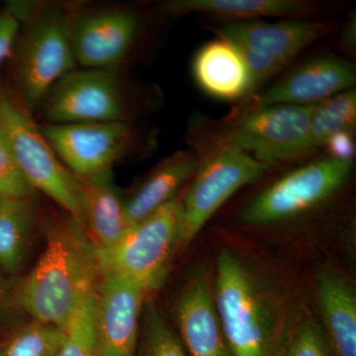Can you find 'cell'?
Masks as SVG:
<instances>
[{"instance_id": "obj_11", "label": "cell", "mask_w": 356, "mask_h": 356, "mask_svg": "<svg viewBox=\"0 0 356 356\" xmlns=\"http://www.w3.org/2000/svg\"><path fill=\"white\" fill-rule=\"evenodd\" d=\"M41 130L58 159L79 178L112 172L137 142V132L129 122L41 125Z\"/></svg>"}, {"instance_id": "obj_7", "label": "cell", "mask_w": 356, "mask_h": 356, "mask_svg": "<svg viewBox=\"0 0 356 356\" xmlns=\"http://www.w3.org/2000/svg\"><path fill=\"white\" fill-rule=\"evenodd\" d=\"M332 29L327 21L289 19L268 23L254 19L232 21L217 32L219 38L233 44L243 56L254 90Z\"/></svg>"}, {"instance_id": "obj_19", "label": "cell", "mask_w": 356, "mask_h": 356, "mask_svg": "<svg viewBox=\"0 0 356 356\" xmlns=\"http://www.w3.org/2000/svg\"><path fill=\"white\" fill-rule=\"evenodd\" d=\"M198 165L197 156L191 152H177L163 159L137 191L124 200L128 228L177 197L178 191L193 177Z\"/></svg>"}, {"instance_id": "obj_30", "label": "cell", "mask_w": 356, "mask_h": 356, "mask_svg": "<svg viewBox=\"0 0 356 356\" xmlns=\"http://www.w3.org/2000/svg\"><path fill=\"white\" fill-rule=\"evenodd\" d=\"M16 308H20L16 295L14 296L11 290L0 278V324L10 317Z\"/></svg>"}, {"instance_id": "obj_32", "label": "cell", "mask_w": 356, "mask_h": 356, "mask_svg": "<svg viewBox=\"0 0 356 356\" xmlns=\"http://www.w3.org/2000/svg\"><path fill=\"white\" fill-rule=\"evenodd\" d=\"M3 200H4L3 198L0 197V204H1L2 201H3Z\"/></svg>"}, {"instance_id": "obj_10", "label": "cell", "mask_w": 356, "mask_h": 356, "mask_svg": "<svg viewBox=\"0 0 356 356\" xmlns=\"http://www.w3.org/2000/svg\"><path fill=\"white\" fill-rule=\"evenodd\" d=\"M316 105H273L250 110L219 145L238 149L273 168L306 153L309 125Z\"/></svg>"}, {"instance_id": "obj_13", "label": "cell", "mask_w": 356, "mask_h": 356, "mask_svg": "<svg viewBox=\"0 0 356 356\" xmlns=\"http://www.w3.org/2000/svg\"><path fill=\"white\" fill-rule=\"evenodd\" d=\"M149 293L138 283L102 273L95 301V327L103 356H136L140 318Z\"/></svg>"}, {"instance_id": "obj_21", "label": "cell", "mask_w": 356, "mask_h": 356, "mask_svg": "<svg viewBox=\"0 0 356 356\" xmlns=\"http://www.w3.org/2000/svg\"><path fill=\"white\" fill-rule=\"evenodd\" d=\"M33 199H4L0 204V267L8 273L20 270L34 229Z\"/></svg>"}, {"instance_id": "obj_31", "label": "cell", "mask_w": 356, "mask_h": 356, "mask_svg": "<svg viewBox=\"0 0 356 356\" xmlns=\"http://www.w3.org/2000/svg\"><path fill=\"white\" fill-rule=\"evenodd\" d=\"M344 41L346 44L353 48L355 44V20L350 21V24L346 28L344 32Z\"/></svg>"}, {"instance_id": "obj_2", "label": "cell", "mask_w": 356, "mask_h": 356, "mask_svg": "<svg viewBox=\"0 0 356 356\" xmlns=\"http://www.w3.org/2000/svg\"><path fill=\"white\" fill-rule=\"evenodd\" d=\"M213 287L231 356H282L292 334L282 312L229 250L218 257Z\"/></svg>"}, {"instance_id": "obj_16", "label": "cell", "mask_w": 356, "mask_h": 356, "mask_svg": "<svg viewBox=\"0 0 356 356\" xmlns=\"http://www.w3.org/2000/svg\"><path fill=\"white\" fill-rule=\"evenodd\" d=\"M192 72L199 88L216 99L232 102L254 90L243 56L222 38L199 49L192 63Z\"/></svg>"}, {"instance_id": "obj_9", "label": "cell", "mask_w": 356, "mask_h": 356, "mask_svg": "<svg viewBox=\"0 0 356 356\" xmlns=\"http://www.w3.org/2000/svg\"><path fill=\"white\" fill-rule=\"evenodd\" d=\"M271 166L233 147H216L199 161L193 181L182 199L179 245H188L215 212L236 191L264 177Z\"/></svg>"}, {"instance_id": "obj_15", "label": "cell", "mask_w": 356, "mask_h": 356, "mask_svg": "<svg viewBox=\"0 0 356 356\" xmlns=\"http://www.w3.org/2000/svg\"><path fill=\"white\" fill-rule=\"evenodd\" d=\"M355 72L346 60L322 57L293 70L257 96L250 110L273 105H316L353 88Z\"/></svg>"}, {"instance_id": "obj_26", "label": "cell", "mask_w": 356, "mask_h": 356, "mask_svg": "<svg viewBox=\"0 0 356 356\" xmlns=\"http://www.w3.org/2000/svg\"><path fill=\"white\" fill-rule=\"evenodd\" d=\"M34 191L17 161L0 136V197L29 199L33 197Z\"/></svg>"}, {"instance_id": "obj_27", "label": "cell", "mask_w": 356, "mask_h": 356, "mask_svg": "<svg viewBox=\"0 0 356 356\" xmlns=\"http://www.w3.org/2000/svg\"><path fill=\"white\" fill-rule=\"evenodd\" d=\"M282 356H332L324 337L313 325H300L292 332Z\"/></svg>"}, {"instance_id": "obj_8", "label": "cell", "mask_w": 356, "mask_h": 356, "mask_svg": "<svg viewBox=\"0 0 356 356\" xmlns=\"http://www.w3.org/2000/svg\"><path fill=\"white\" fill-rule=\"evenodd\" d=\"M353 161L327 158L287 173L245 206L238 221L273 224L303 214L332 197L350 177Z\"/></svg>"}, {"instance_id": "obj_14", "label": "cell", "mask_w": 356, "mask_h": 356, "mask_svg": "<svg viewBox=\"0 0 356 356\" xmlns=\"http://www.w3.org/2000/svg\"><path fill=\"white\" fill-rule=\"evenodd\" d=\"M213 280L212 273L202 269L175 301V321L188 356H231L215 305Z\"/></svg>"}, {"instance_id": "obj_20", "label": "cell", "mask_w": 356, "mask_h": 356, "mask_svg": "<svg viewBox=\"0 0 356 356\" xmlns=\"http://www.w3.org/2000/svg\"><path fill=\"white\" fill-rule=\"evenodd\" d=\"M310 8L299 0H173L163 4V13L170 15L205 13L234 21L254 20L264 16H300Z\"/></svg>"}, {"instance_id": "obj_25", "label": "cell", "mask_w": 356, "mask_h": 356, "mask_svg": "<svg viewBox=\"0 0 356 356\" xmlns=\"http://www.w3.org/2000/svg\"><path fill=\"white\" fill-rule=\"evenodd\" d=\"M96 293L84 300L70 318L57 356H103L95 327Z\"/></svg>"}, {"instance_id": "obj_4", "label": "cell", "mask_w": 356, "mask_h": 356, "mask_svg": "<svg viewBox=\"0 0 356 356\" xmlns=\"http://www.w3.org/2000/svg\"><path fill=\"white\" fill-rule=\"evenodd\" d=\"M33 114L14 89L0 84V136L34 191H41L84 227L79 178L58 159Z\"/></svg>"}, {"instance_id": "obj_6", "label": "cell", "mask_w": 356, "mask_h": 356, "mask_svg": "<svg viewBox=\"0 0 356 356\" xmlns=\"http://www.w3.org/2000/svg\"><path fill=\"white\" fill-rule=\"evenodd\" d=\"M44 125L129 122L132 93L115 70H72L58 81L39 107Z\"/></svg>"}, {"instance_id": "obj_18", "label": "cell", "mask_w": 356, "mask_h": 356, "mask_svg": "<svg viewBox=\"0 0 356 356\" xmlns=\"http://www.w3.org/2000/svg\"><path fill=\"white\" fill-rule=\"evenodd\" d=\"M79 180L84 228L98 252H104L114 247L127 231L124 200L115 186L112 172Z\"/></svg>"}, {"instance_id": "obj_1", "label": "cell", "mask_w": 356, "mask_h": 356, "mask_svg": "<svg viewBox=\"0 0 356 356\" xmlns=\"http://www.w3.org/2000/svg\"><path fill=\"white\" fill-rule=\"evenodd\" d=\"M46 238L16 299L33 320L64 329L84 300L97 292L99 255L86 228L65 211L47 222Z\"/></svg>"}, {"instance_id": "obj_3", "label": "cell", "mask_w": 356, "mask_h": 356, "mask_svg": "<svg viewBox=\"0 0 356 356\" xmlns=\"http://www.w3.org/2000/svg\"><path fill=\"white\" fill-rule=\"evenodd\" d=\"M74 4L58 2L10 4L20 21L13 56L16 91L32 112L51 88L74 70L70 21Z\"/></svg>"}, {"instance_id": "obj_5", "label": "cell", "mask_w": 356, "mask_h": 356, "mask_svg": "<svg viewBox=\"0 0 356 356\" xmlns=\"http://www.w3.org/2000/svg\"><path fill=\"white\" fill-rule=\"evenodd\" d=\"M182 199L175 197L129 227L114 247L98 252L100 270L127 278L151 294L163 286L179 245Z\"/></svg>"}, {"instance_id": "obj_22", "label": "cell", "mask_w": 356, "mask_h": 356, "mask_svg": "<svg viewBox=\"0 0 356 356\" xmlns=\"http://www.w3.org/2000/svg\"><path fill=\"white\" fill-rule=\"evenodd\" d=\"M356 92L348 89L316 105L307 136L305 152L324 147L332 135L355 125Z\"/></svg>"}, {"instance_id": "obj_29", "label": "cell", "mask_w": 356, "mask_h": 356, "mask_svg": "<svg viewBox=\"0 0 356 356\" xmlns=\"http://www.w3.org/2000/svg\"><path fill=\"white\" fill-rule=\"evenodd\" d=\"M329 152V158L353 161L355 154V139L350 131H339L327 139L325 146Z\"/></svg>"}, {"instance_id": "obj_24", "label": "cell", "mask_w": 356, "mask_h": 356, "mask_svg": "<svg viewBox=\"0 0 356 356\" xmlns=\"http://www.w3.org/2000/svg\"><path fill=\"white\" fill-rule=\"evenodd\" d=\"M139 356H188L156 302L147 298L140 318Z\"/></svg>"}, {"instance_id": "obj_23", "label": "cell", "mask_w": 356, "mask_h": 356, "mask_svg": "<svg viewBox=\"0 0 356 356\" xmlns=\"http://www.w3.org/2000/svg\"><path fill=\"white\" fill-rule=\"evenodd\" d=\"M64 337L63 327L33 320L0 343V356H57Z\"/></svg>"}, {"instance_id": "obj_12", "label": "cell", "mask_w": 356, "mask_h": 356, "mask_svg": "<svg viewBox=\"0 0 356 356\" xmlns=\"http://www.w3.org/2000/svg\"><path fill=\"white\" fill-rule=\"evenodd\" d=\"M139 28V18L129 9L74 6L70 34L76 65L115 70L130 53Z\"/></svg>"}, {"instance_id": "obj_17", "label": "cell", "mask_w": 356, "mask_h": 356, "mask_svg": "<svg viewBox=\"0 0 356 356\" xmlns=\"http://www.w3.org/2000/svg\"><path fill=\"white\" fill-rule=\"evenodd\" d=\"M317 299L332 356H356V296L350 283L327 269L318 278Z\"/></svg>"}, {"instance_id": "obj_28", "label": "cell", "mask_w": 356, "mask_h": 356, "mask_svg": "<svg viewBox=\"0 0 356 356\" xmlns=\"http://www.w3.org/2000/svg\"><path fill=\"white\" fill-rule=\"evenodd\" d=\"M20 21L8 8L0 11V65L13 56Z\"/></svg>"}]
</instances>
